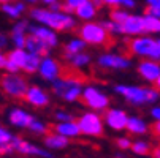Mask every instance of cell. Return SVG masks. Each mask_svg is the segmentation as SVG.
Instances as JSON below:
<instances>
[{
  "label": "cell",
  "mask_w": 160,
  "mask_h": 158,
  "mask_svg": "<svg viewBox=\"0 0 160 158\" xmlns=\"http://www.w3.org/2000/svg\"><path fill=\"white\" fill-rule=\"evenodd\" d=\"M8 2H11V0H0V5H3V3H8Z\"/></svg>",
  "instance_id": "obj_51"
},
{
  "label": "cell",
  "mask_w": 160,
  "mask_h": 158,
  "mask_svg": "<svg viewBox=\"0 0 160 158\" xmlns=\"http://www.w3.org/2000/svg\"><path fill=\"white\" fill-rule=\"evenodd\" d=\"M76 122L79 125V130H81V134L82 136H87V138H100L105 134V119H103V114L102 112H97V111H84L76 117Z\"/></svg>",
  "instance_id": "obj_7"
},
{
  "label": "cell",
  "mask_w": 160,
  "mask_h": 158,
  "mask_svg": "<svg viewBox=\"0 0 160 158\" xmlns=\"http://www.w3.org/2000/svg\"><path fill=\"white\" fill-rule=\"evenodd\" d=\"M29 52V51H27ZM41 55L38 54H32L29 52L27 54V60H26V65H24V70H22V73L26 74H38V70H40V63H41Z\"/></svg>",
  "instance_id": "obj_29"
},
{
  "label": "cell",
  "mask_w": 160,
  "mask_h": 158,
  "mask_svg": "<svg viewBox=\"0 0 160 158\" xmlns=\"http://www.w3.org/2000/svg\"><path fill=\"white\" fill-rule=\"evenodd\" d=\"M100 13V7L94 2V0H87L86 3H82L76 11H75V16L78 17V21L81 22H92L97 19Z\"/></svg>",
  "instance_id": "obj_22"
},
{
  "label": "cell",
  "mask_w": 160,
  "mask_h": 158,
  "mask_svg": "<svg viewBox=\"0 0 160 158\" xmlns=\"http://www.w3.org/2000/svg\"><path fill=\"white\" fill-rule=\"evenodd\" d=\"M70 146V139L62 136V134L51 131L46 136H43V147H46L51 152H57V150H63Z\"/></svg>",
  "instance_id": "obj_21"
},
{
  "label": "cell",
  "mask_w": 160,
  "mask_h": 158,
  "mask_svg": "<svg viewBox=\"0 0 160 158\" xmlns=\"http://www.w3.org/2000/svg\"><path fill=\"white\" fill-rule=\"evenodd\" d=\"M114 92L127 104L135 108L152 106L160 103V92L155 85H140V84H116Z\"/></svg>",
  "instance_id": "obj_2"
},
{
  "label": "cell",
  "mask_w": 160,
  "mask_h": 158,
  "mask_svg": "<svg viewBox=\"0 0 160 158\" xmlns=\"http://www.w3.org/2000/svg\"><path fill=\"white\" fill-rule=\"evenodd\" d=\"M26 49L29 51V52H32V54H38V55H48L49 54V46L46 43H43L41 40H38L37 36H33V35H29V38H27V43H26Z\"/></svg>",
  "instance_id": "obj_26"
},
{
  "label": "cell",
  "mask_w": 160,
  "mask_h": 158,
  "mask_svg": "<svg viewBox=\"0 0 160 158\" xmlns=\"http://www.w3.org/2000/svg\"><path fill=\"white\" fill-rule=\"evenodd\" d=\"M5 66H7V54L3 51H0V70L5 71Z\"/></svg>",
  "instance_id": "obj_43"
},
{
  "label": "cell",
  "mask_w": 160,
  "mask_h": 158,
  "mask_svg": "<svg viewBox=\"0 0 160 158\" xmlns=\"http://www.w3.org/2000/svg\"><path fill=\"white\" fill-rule=\"evenodd\" d=\"M84 85V81L76 74H62L54 82H51V90L59 100L73 104L81 100Z\"/></svg>",
  "instance_id": "obj_3"
},
{
  "label": "cell",
  "mask_w": 160,
  "mask_h": 158,
  "mask_svg": "<svg viewBox=\"0 0 160 158\" xmlns=\"http://www.w3.org/2000/svg\"><path fill=\"white\" fill-rule=\"evenodd\" d=\"M86 2H87V0H62V5H63V10H65V11L75 14V11H76L82 3H86Z\"/></svg>",
  "instance_id": "obj_37"
},
{
  "label": "cell",
  "mask_w": 160,
  "mask_h": 158,
  "mask_svg": "<svg viewBox=\"0 0 160 158\" xmlns=\"http://www.w3.org/2000/svg\"><path fill=\"white\" fill-rule=\"evenodd\" d=\"M152 146H151V142L148 141V139H136V141H133V144H132V153H135V155H138V156H146V155H149V153H152Z\"/></svg>",
  "instance_id": "obj_30"
},
{
  "label": "cell",
  "mask_w": 160,
  "mask_h": 158,
  "mask_svg": "<svg viewBox=\"0 0 160 158\" xmlns=\"http://www.w3.org/2000/svg\"><path fill=\"white\" fill-rule=\"evenodd\" d=\"M76 33L79 38H82L86 41L87 46H92V48H102L106 46L109 43L111 35L108 33V30L97 21L92 22H82L81 26H78Z\"/></svg>",
  "instance_id": "obj_5"
},
{
  "label": "cell",
  "mask_w": 160,
  "mask_h": 158,
  "mask_svg": "<svg viewBox=\"0 0 160 158\" xmlns=\"http://www.w3.org/2000/svg\"><path fill=\"white\" fill-rule=\"evenodd\" d=\"M24 2H26L27 5H37V3L41 2V0H24Z\"/></svg>",
  "instance_id": "obj_48"
},
{
  "label": "cell",
  "mask_w": 160,
  "mask_h": 158,
  "mask_svg": "<svg viewBox=\"0 0 160 158\" xmlns=\"http://www.w3.org/2000/svg\"><path fill=\"white\" fill-rule=\"evenodd\" d=\"M127 131L133 136H146V134L151 131V125L146 119L140 117V116H130L128 123H127Z\"/></svg>",
  "instance_id": "obj_23"
},
{
  "label": "cell",
  "mask_w": 160,
  "mask_h": 158,
  "mask_svg": "<svg viewBox=\"0 0 160 158\" xmlns=\"http://www.w3.org/2000/svg\"><path fill=\"white\" fill-rule=\"evenodd\" d=\"M37 117L32 112L22 106H13L7 111V120L11 127L19 130H29Z\"/></svg>",
  "instance_id": "obj_13"
},
{
  "label": "cell",
  "mask_w": 160,
  "mask_h": 158,
  "mask_svg": "<svg viewBox=\"0 0 160 158\" xmlns=\"http://www.w3.org/2000/svg\"><path fill=\"white\" fill-rule=\"evenodd\" d=\"M127 49L130 55L136 57L138 60L143 59H152V60H160V51H158V41L157 38L151 35H141L130 38L127 43Z\"/></svg>",
  "instance_id": "obj_4"
},
{
  "label": "cell",
  "mask_w": 160,
  "mask_h": 158,
  "mask_svg": "<svg viewBox=\"0 0 160 158\" xmlns=\"http://www.w3.org/2000/svg\"><path fill=\"white\" fill-rule=\"evenodd\" d=\"M10 153H14L13 147H5V146H0V156H2V155H10Z\"/></svg>",
  "instance_id": "obj_44"
},
{
  "label": "cell",
  "mask_w": 160,
  "mask_h": 158,
  "mask_svg": "<svg viewBox=\"0 0 160 158\" xmlns=\"http://www.w3.org/2000/svg\"><path fill=\"white\" fill-rule=\"evenodd\" d=\"M157 41H158V51H160V38H157Z\"/></svg>",
  "instance_id": "obj_52"
},
{
  "label": "cell",
  "mask_w": 160,
  "mask_h": 158,
  "mask_svg": "<svg viewBox=\"0 0 160 158\" xmlns=\"http://www.w3.org/2000/svg\"><path fill=\"white\" fill-rule=\"evenodd\" d=\"M144 10L148 14L160 17V0H144Z\"/></svg>",
  "instance_id": "obj_36"
},
{
  "label": "cell",
  "mask_w": 160,
  "mask_h": 158,
  "mask_svg": "<svg viewBox=\"0 0 160 158\" xmlns=\"http://www.w3.org/2000/svg\"><path fill=\"white\" fill-rule=\"evenodd\" d=\"M57 2H62V0H41V3L44 7H51L52 3H57Z\"/></svg>",
  "instance_id": "obj_45"
},
{
  "label": "cell",
  "mask_w": 160,
  "mask_h": 158,
  "mask_svg": "<svg viewBox=\"0 0 160 158\" xmlns=\"http://www.w3.org/2000/svg\"><path fill=\"white\" fill-rule=\"evenodd\" d=\"M121 7L125 8V10H128V11H133L136 7H138V2H136V0H122Z\"/></svg>",
  "instance_id": "obj_41"
},
{
  "label": "cell",
  "mask_w": 160,
  "mask_h": 158,
  "mask_svg": "<svg viewBox=\"0 0 160 158\" xmlns=\"http://www.w3.org/2000/svg\"><path fill=\"white\" fill-rule=\"evenodd\" d=\"M149 117L154 120V123H158L160 122V103L152 104L149 108Z\"/></svg>",
  "instance_id": "obj_39"
},
{
  "label": "cell",
  "mask_w": 160,
  "mask_h": 158,
  "mask_svg": "<svg viewBox=\"0 0 160 158\" xmlns=\"http://www.w3.org/2000/svg\"><path fill=\"white\" fill-rule=\"evenodd\" d=\"M95 63L98 68L108 70V71H127L133 66L132 59L119 51H108L100 52L95 59Z\"/></svg>",
  "instance_id": "obj_9"
},
{
  "label": "cell",
  "mask_w": 160,
  "mask_h": 158,
  "mask_svg": "<svg viewBox=\"0 0 160 158\" xmlns=\"http://www.w3.org/2000/svg\"><path fill=\"white\" fill-rule=\"evenodd\" d=\"M155 87H157V89H158V92H160V78H158V79H157V82H155Z\"/></svg>",
  "instance_id": "obj_50"
},
{
  "label": "cell",
  "mask_w": 160,
  "mask_h": 158,
  "mask_svg": "<svg viewBox=\"0 0 160 158\" xmlns=\"http://www.w3.org/2000/svg\"><path fill=\"white\" fill-rule=\"evenodd\" d=\"M16 134H13V131L3 125H0V146H5V147H13V139H14Z\"/></svg>",
  "instance_id": "obj_34"
},
{
  "label": "cell",
  "mask_w": 160,
  "mask_h": 158,
  "mask_svg": "<svg viewBox=\"0 0 160 158\" xmlns=\"http://www.w3.org/2000/svg\"><path fill=\"white\" fill-rule=\"evenodd\" d=\"M24 101L35 109H44L51 104V95H49L48 90L43 89L41 85L32 84V85H29L27 92H26Z\"/></svg>",
  "instance_id": "obj_15"
},
{
  "label": "cell",
  "mask_w": 160,
  "mask_h": 158,
  "mask_svg": "<svg viewBox=\"0 0 160 158\" xmlns=\"http://www.w3.org/2000/svg\"><path fill=\"white\" fill-rule=\"evenodd\" d=\"M29 35L37 36L38 40H41L43 43H46L49 49H56L59 46V32H56L54 29L48 27V26H43V24H37V22H30V27H29Z\"/></svg>",
  "instance_id": "obj_16"
},
{
  "label": "cell",
  "mask_w": 160,
  "mask_h": 158,
  "mask_svg": "<svg viewBox=\"0 0 160 158\" xmlns=\"http://www.w3.org/2000/svg\"><path fill=\"white\" fill-rule=\"evenodd\" d=\"M29 27H30V22L26 19L14 21V24L11 26V30H10V38H11L13 48L26 49V43L29 38Z\"/></svg>",
  "instance_id": "obj_17"
},
{
  "label": "cell",
  "mask_w": 160,
  "mask_h": 158,
  "mask_svg": "<svg viewBox=\"0 0 160 158\" xmlns=\"http://www.w3.org/2000/svg\"><path fill=\"white\" fill-rule=\"evenodd\" d=\"M11 44V38L10 35H7L5 32H0V51H7Z\"/></svg>",
  "instance_id": "obj_40"
},
{
  "label": "cell",
  "mask_w": 160,
  "mask_h": 158,
  "mask_svg": "<svg viewBox=\"0 0 160 158\" xmlns=\"http://www.w3.org/2000/svg\"><path fill=\"white\" fill-rule=\"evenodd\" d=\"M136 74L148 85H155L157 79L160 78V60H152V59L138 60V63H136Z\"/></svg>",
  "instance_id": "obj_14"
},
{
  "label": "cell",
  "mask_w": 160,
  "mask_h": 158,
  "mask_svg": "<svg viewBox=\"0 0 160 158\" xmlns=\"http://www.w3.org/2000/svg\"><path fill=\"white\" fill-rule=\"evenodd\" d=\"M29 17L32 22L48 26L59 33L60 32H72V30L78 29V17L73 13H68L65 10L52 11L48 7H33L29 11Z\"/></svg>",
  "instance_id": "obj_1"
},
{
  "label": "cell",
  "mask_w": 160,
  "mask_h": 158,
  "mask_svg": "<svg viewBox=\"0 0 160 158\" xmlns=\"http://www.w3.org/2000/svg\"><path fill=\"white\" fill-rule=\"evenodd\" d=\"M27 3L24 0H11L8 3H3L0 5V11H2L8 19H13V21H19L22 17V14L27 13Z\"/></svg>",
  "instance_id": "obj_20"
},
{
  "label": "cell",
  "mask_w": 160,
  "mask_h": 158,
  "mask_svg": "<svg viewBox=\"0 0 160 158\" xmlns=\"http://www.w3.org/2000/svg\"><path fill=\"white\" fill-rule=\"evenodd\" d=\"M103 119H105V125L109 131L112 133H121V131H127V123L130 119V114L122 109V108H108L103 112Z\"/></svg>",
  "instance_id": "obj_10"
},
{
  "label": "cell",
  "mask_w": 160,
  "mask_h": 158,
  "mask_svg": "<svg viewBox=\"0 0 160 158\" xmlns=\"http://www.w3.org/2000/svg\"><path fill=\"white\" fill-rule=\"evenodd\" d=\"M87 44L82 38H79L78 35L70 38L65 44H63V57H68V55H73V54H78V52H82L86 51Z\"/></svg>",
  "instance_id": "obj_27"
},
{
  "label": "cell",
  "mask_w": 160,
  "mask_h": 158,
  "mask_svg": "<svg viewBox=\"0 0 160 158\" xmlns=\"http://www.w3.org/2000/svg\"><path fill=\"white\" fill-rule=\"evenodd\" d=\"M29 81L21 73H3L0 76V92L11 100H24Z\"/></svg>",
  "instance_id": "obj_6"
},
{
  "label": "cell",
  "mask_w": 160,
  "mask_h": 158,
  "mask_svg": "<svg viewBox=\"0 0 160 158\" xmlns=\"http://www.w3.org/2000/svg\"><path fill=\"white\" fill-rule=\"evenodd\" d=\"M81 101L87 109L97 111V112H105L108 108H111L109 95L97 84H86L84 85Z\"/></svg>",
  "instance_id": "obj_8"
},
{
  "label": "cell",
  "mask_w": 160,
  "mask_h": 158,
  "mask_svg": "<svg viewBox=\"0 0 160 158\" xmlns=\"http://www.w3.org/2000/svg\"><path fill=\"white\" fill-rule=\"evenodd\" d=\"M152 156L154 158H160V146H155L152 149Z\"/></svg>",
  "instance_id": "obj_46"
},
{
  "label": "cell",
  "mask_w": 160,
  "mask_h": 158,
  "mask_svg": "<svg viewBox=\"0 0 160 158\" xmlns=\"http://www.w3.org/2000/svg\"><path fill=\"white\" fill-rule=\"evenodd\" d=\"M130 14H132V13H130L128 10H125V8H122V7H116V8H111V11H109V19H112V21L119 22V24H122V22H124Z\"/></svg>",
  "instance_id": "obj_33"
},
{
  "label": "cell",
  "mask_w": 160,
  "mask_h": 158,
  "mask_svg": "<svg viewBox=\"0 0 160 158\" xmlns=\"http://www.w3.org/2000/svg\"><path fill=\"white\" fill-rule=\"evenodd\" d=\"M100 24L108 30V33L111 35V36H122V26L119 24V22H116V21H112V19H103V21H100Z\"/></svg>",
  "instance_id": "obj_31"
},
{
  "label": "cell",
  "mask_w": 160,
  "mask_h": 158,
  "mask_svg": "<svg viewBox=\"0 0 160 158\" xmlns=\"http://www.w3.org/2000/svg\"><path fill=\"white\" fill-rule=\"evenodd\" d=\"M13 150L14 153L24 155V156H35V158H52V152L46 147H41L32 141L22 139L21 136H14L13 139Z\"/></svg>",
  "instance_id": "obj_11"
},
{
  "label": "cell",
  "mask_w": 160,
  "mask_h": 158,
  "mask_svg": "<svg viewBox=\"0 0 160 158\" xmlns=\"http://www.w3.org/2000/svg\"><path fill=\"white\" fill-rule=\"evenodd\" d=\"M27 49L22 48H13L7 52V66L5 71L7 73H21L24 70V65L27 60Z\"/></svg>",
  "instance_id": "obj_18"
},
{
  "label": "cell",
  "mask_w": 160,
  "mask_h": 158,
  "mask_svg": "<svg viewBox=\"0 0 160 158\" xmlns=\"http://www.w3.org/2000/svg\"><path fill=\"white\" fill-rule=\"evenodd\" d=\"M122 36L127 38H135L144 35V22H143V14H135L132 13L124 22H122Z\"/></svg>",
  "instance_id": "obj_19"
},
{
  "label": "cell",
  "mask_w": 160,
  "mask_h": 158,
  "mask_svg": "<svg viewBox=\"0 0 160 158\" xmlns=\"http://www.w3.org/2000/svg\"><path fill=\"white\" fill-rule=\"evenodd\" d=\"M152 131H154V134H157V136L160 138V122H158V123H154Z\"/></svg>",
  "instance_id": "obj_47"
},
{
  "label": "cell",
  "mask_w": 160,
  "mask_h": 158,
  "mask_svg": "<svg viewBox=\"0 0 160 158\" xmlns=\"http://www.w3.org/2000/svg\"><path fill=\"white\" fill-rule=\"evenodd\" d=\"M100 2H102L105 7L116 8V7H121V2H122V0H100Z\"/></svg>",
  "instance_id": "obj_42"
},
{
  "label": "cell",
  "mask_w": 160,
  "mask_h": 158,
  "mask_svg": "<svg viewBox=\"0 0 160 158\" xmlns=\"http://www.w3.org/2000/svg\"><path fill=\"white\" fill-rule=\"evenodd\" d=\"M132 144H133V141L130 139V136H118V139H116V147L122 152L130 150Z\"/></svg>",
  "instance_id": "obj_38"
},
{
  "label": "cell",
  "mask_w": 160,
  "mask_h": 158,
  "mask_svg": "<svg viewBox=\"0 0 160 158\" xmlns=\"http://www.w3.org/2000/svg\"><path fill=\"white\" fill-rule=\"evenodd\" d=\"M29 131H30L32 134H35V136H41V138H43V136H46V134L49 133V127H48V123L44 122V120L35 119L33 123L30 125Z\"/></svg>",
  "instance_id": "obj_32"
},
{
  "label": "cell",
  "mask_w": 160,
  "mask_h": 158,
  "mask_svg": "<svg viewBox=\"0 0 160 158\" xmlns=\"http://www.w3.org/2000/svg\"><path fill=\"white\" fill-rule=\"evenodd\" d=\"M54 122L56 123H60V122H70V120H76V117L73 116V112L67 111V109H56L54 111Z\"/></svg>",
  "instance_id": "obj_35"
},
{
  "label": "cell",
  "mask_w": 160,
  "mask_h": 158,
  "mask_svg": "<svg viewBox=\"0 0 160 158\" xmlns=\"http://www.w3.org/2000/svg\"><path fill=\"white\" fill-rule=\"evenodd\" d=\"M65 60H67L70 68H73L76 71H81V70H86L92 65V54H89L87 51H82V52L65 57Z\"/></svg>",
  "instance_id": "obj_24"
},
{
  "label": "cell",
  "mask_w": 160,
  "mask_h": 158,
  "mask_svg": "<svg viewBox=\"0 0 160 158\" xmlns=\"http://www.w3.org/2000/svg\"><path fill=\"white\" fill-rule=\"evenodd\" d=\"M54 131L62 134V136L68 138V139H76L81 136V130H79V125L76 120H70V122H60V123H56L54 125Z\"/></svg>",
  "instance_id": "obj_25"
},
{
  "label": "cell",
  "mask_w": 160,
  "mask_h": 158,
  "mask_svg": "<svg viewBox=\"0 0 160 158\" xmlns=\"http://www.w3.org/2000/svg\"><path fill=\"white\" fill-rule=\"evenodd\" d=\"M114 158H127V156H125V153H124V152L121 150V152H116V155H114Z\"/></svg>",
  "instance_id": "obj_49"
},
{
  "label": "cell",
  "mask_w": 160,
  "mask_h": 158,
  "mask_svg": "<svg viewBox=\"0 0 160 158\" xmlns=\"http://www.w3.org/2000/svg\"><path fill=\"white\" fill-rule=\"evenodd\" d=\"M63 74V66L59 59L52 57L51 54L43 55L41 63H40V70H38V78H41L44 82H54L57 78Z\"/></svg>",
  "instance_id": "obj_12"
},
{
  "label": "cell",
  "mask_w": 160,
  "mask_h": 158,
  "mask_svg": "<svg viewBox=\"0 0 160 158\" xmlns=\"http://www.w3.org/2000/svg\"><path fill=\"white\" fill-rule=\"evenodd\" d=\"M143 22H144V35L160 36V17L144 13L143 14Z\"/></svg>",
  "instance_id": "obj_28"
}]
</instances>
